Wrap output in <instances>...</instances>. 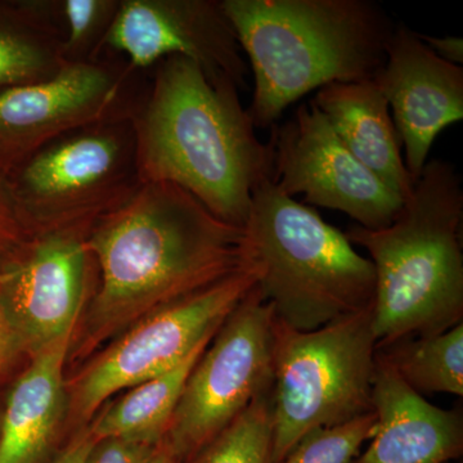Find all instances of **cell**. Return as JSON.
I'll return each mask as SVG.
<instances>
[{"label": "cell", "mask_w": 463, "mask_h": 463, "mask_svg": "<svg viewBox=\"0 0 463 463\" xmlns=\"http://www.w3.org/2000/svg\"><path fill=\"white\" fill-rule=\"evenodd\" d=\"M87 245L99 276L80 352L249 265L243 228L165 182L142 183L90 228Z\"/></svg>", "instance_id": "6da1fadb"}, {"label": "cell", "mask_w": 463, "mask_h": 463, "mask_svg": "<svg viewBox=\"0 0 463 463\" xmlns=\"http://www.w3.org/2000/svg\"><path fill=\"white\" fill-rule=\"evenodd\" d=\"M132 118L141 183H173L234 227L248 222L252 194L273 176V143L255 133L239 88L214 83L194 61L169 57L148 71Z\"/></svg>", "instance_id": "7a4b0ae2"}, {"label": "cell", "mask_w": 463, "mask_h": 463, "mask_svg": "<svg viewBox=\"0 0 463 463\" xmlns=\"http://www.w3.org/2000/svg\"><path fill=\"white\" fill-rule=\"evenodd\" d=\"M254 75L248 109L272 127L292 103L335 83L373 80L395 26L371 0H222Z\"/></svg>", "instance_id": "3957f363"}, {"label": "cell", "mask_w": 463, "mask_h": 463, "mask_svg": "<svg viewBox=\"0 0 463 463\" xmlns=\"http://www.w3.org/2000/svg\"><path fill=\"white\" fill-rule=\"evenodd\" d=\"M462 221L461 176L448 161L431 160L392 224L381 230L354 224L345 232L373 264L377 349L462 323Z\"/></svg>", "instance_id": "277c9868"}, {"label": "cell", "mask_w": 463, "mask_h": 463, "mask_svg": "<svg viewBox=\"0 0 463 463\" xmlns=\"http://www.w3.org/2000/svg\"><path fill=\"white\" fill-rule=\"evenodd\" d=\"M258 288L279 321L315 331L373 306L374 268L345 233L316 210L286 196L272 179L252 194L243 227Z\"/></svg>", "instance_id": "5b68a950"}, {"label": "cell", "mask_w": 463, "mask_h": 463, "mask_svg": "<svg viewBox=\"0 0 463 463\" xmlns=\"http://www.w3.org/2000/svg\"><path fill=\"white\" fill-rule=\"evenodd\" d=\"M376 352L373 307L315 331L274 319L270 463L309 431L373 412Z\"/></svg>", "instance_id": "8992f818"}, {"label": "cell", "mask_w": 463, "mask_h": 463, "mask_svg": "<svg viewBox=\"0 0 463 463\" xmlns=\"http://www.w3.org/2000/svg\"><path fill=\"white\" fill-rule=\"evenodd\" d=\"M3 181L27 233L90 230L141 187L132 120L102 121L63 134Z\"/></svg>", "instance_id": "52a82bcc"}, {"label": "cell", "mask_w": 463, "mask_h": 463, "mask_svg": "<svg viewBox=\"0 0 463 463\" xmlns=\"http://www.w3.org/2000/svg\"><path fill=\"white\" fill-rule=\"evenodd\" d=\"M249 263L227 279L134 323L67 383V417L84 425L116 392L169 373L207 345L227 317L257 286Z\"/></svg>", "instance_id": "ba28073f"}, {"label": "cell", "mask_w": 463, "mask_h": 463, "mask_svg": "<svg viewBox=\"0 0 463 463\" xmlns=\"http://www.w3.org/2000/svg\"><path fill=\"white\" fill-rule=\"evenodd\" d=\"M273 307L255 286L185 381L163 443L187 462L273 385Z\"/></svg>", "instance_id": "9c48e42d"}, {"label": "cell", "mask_w": 463, "mask_h": 463, "mask_svg": "<svg viewBox=\"0 0 463 463\" xmlns=\"http://www.w3.org/2000/svg\"><path fill=\"white\" fill-rule=\"evenodd\" d=\"M149 83L124 58L66 63L36 83L0 91V175L63 134L102 121L132 120Z\"/></svg>", "instance_id": "30bf717a"}, {"label": "cell", "mask_w": 463, "mask_h": 463, "mask_svg": "<svg viewBox=\"0 0 463 463\" xmlns=\"http://www.w3.org/2000/svg\"><path fill=\"white\" fill-rule=\"evenodd\" d=\"M85 228L30 234L0 265V309L21 353L39 354L75 334L97 265Z\"/></svg>", "instance_id": "8fae6325"}, {"label": "cell", "mask_w": 463, "mask_h": 463, "mask_svg": "<svg viewBox=\"0 0 463 463\" xmlns=\"http://www.w3.org/2000/svg\"><path fill=\"white\" fill-rule=\"evenodd\" d=\"M272 181L286 196L345 213L356 225L392 223L403 199L359 163L313 100L272 133Z\"/></svg>", "instance_id": "7c38bea8"}, {"label": "cell", "mask_w": 463, "mask_h": 463, "mask_svg": "<svg viewBox=\"0 0 463 463\" xmlns=\"http://www.w3.org/2000/svg\"><path fill=\"white\" fill-rule=\"evenodd\" d=\"M103 52L139 71L179 56L214 83L245 90L248 81V62L222 0H120Z\"/></svg>", "instance_id": "4fadbf2b"}, {"label": "cell", "mask_w": 463, "mask_h": 463, "mask_svg": "<svg viewBox=\"0 0 463 463\" xmlns=\"http://www.w3.org/2000/svg\"><path fill=\"white\" fill-rule=\"evenodd\" d=\"M392 109L404 164L419 179L441 130L463 118V69L438 57L419 33L399 24L373 79Z\"/></svg>", "instance_id": "5bb4252c"}, {"label": "cell", "mask_w": 463, "mask_h": 463, "mask_svg": "<svg viewBox=\"0 0 463 463\" xmlns=\"http://www.w3.org/2000/svg\"><path fill=\"white\" fill-rule=\"evenodd\" d=\"M373 407L377 430L353 463H449L463 452L461 410H441L376 355Z\"/></svg>", "instance_id": "9a60e30c"}, {"label": "cell", "mask_w": 463, "mask_h": 463, "mask_svg": "<svg viewBox=\"0 0 463 463\" xmlns=\"http://www.w3.org/2000/svg\"><path fill=\"white\" fill-rule=\"evenodd\" d=\"M74 335L32 356L0 412V463H43L69 412L65 364Z\"/></svg>", "instance_id": "2e32d148"}, {"label": "cell", "mask_w": 463, "mask_h": 463, "mask_svg": "<svg viewBox=\"0 0 463 463\" xmlns=\"http://www.w3.org/2000/svg\"><path fill=\"white\" fill-rule=\"evenodd\" d=\"M313 102L359 163L402 199L412 192L417 181L402 158L388 100L373 80L326 85Z\"/></svg>", "instance_id": "e0dca14e"}, {"label": "cell", "mask_w": 463, "mask_h": 463, "mask_svg": "<svg viewBox=\"0 0 463 463\" xmlns=\"http://www.w3.org/2000/svg\"><path fill=\"white\" fill-rule=\"evenodd\" d=\"M65 65L45 0L0 7V91L44 80Z\"/></svg>", "instance_id": "ac0fdd59"}, {"label": "cell", "mask_w": 463, "mask_h": 463, "mask_svg": "<svg viewBox=\"0 0 463 463\" xmlns=\"http://www.w3.org/2000/svg\"><path fill=\"white\" fill-rule=\"evenodd\" d=\"M207 345L199 347L169 373L128 389L124 397L109 405L88 428L91 437L163 443L185 381Z\"/></svg>", "instance_id": "d6986e66"}, {"label": "cell", "mask_w": 463, "mask_h": 463, "mask_svg": "<svg viewBox=\"0 0 463 463\" xmlns=\"http://www.w3.org/2000/svg\"><path fill=\"white\" fill-rule=\"evenodd\" d=\"M376 355L419 394L463 397V323L435 336L410 337L379 347Z\"/></svg>", "instance_id": "ffe728a7"}, {"label": "cell", "mask_w": 463, "mask_h": 463, "mask_svg": "<svg viewBox=\"0 0 463 463\" xmlns=\"http://www.w3.org/2000/svg\"><path fill=\"white\" fill-rule=\"evenodd\" d=\"M272 439L270 389L185 463H270Z\"/></svg>", "instance_id": "44dd1931"}, {"label": "cell", "mask_w": 463, "mask_h": 463, "mask_svg": "<svg viewBox=\"0 0 463 463\" xmlns=\"http://www.w3.org/2000/svg\"><path fill=\"white\" fill-rule=\"evenodd\" d=\"M61 33L65 63H81L100 56L120 0H45Z\"/></svg>", "instance_id": "7402d4cb"}, {"label": "cell", "mask_w": 463, "mask_h": 463, "mask_svg": "<svg viewBox=\"0 0 463 463\" xmlns=\"http://www.w3.org/2000/svg\"><path fill=\"white\" fill-rule=\"evenodd\" d=\"M377 430L376 413L307 432L279 463H353Z\"/></svg>", "instance_id": "603a6c76"}, {"label": "cell", "mask_w": 463, "mask_h": 463, "mask_svg": "<svg viewBox=\"0 0 463 463\" xmlns=\"http://www.w3.org/2000/svg\"><path fill=\"white\" fill-rule=\"evenodd\" d=\"M160 444L125 438L94 439L83 463H151Z\"/></svg>", "instance_id": "cb8c5ba5"}, {"label": "cell", "mask_w": 463, "mask_h": 463, "mask_svg": "<svg viewBox=\"0 0 463 463\" xmlns=\"http://www.w3.org/2000/svg\"><path fill=\"white\" fill-rule=\"evenodd\" d=\"M29 236L18 221L5 190L3 176L0 175V265L5 263Z\"/></svg>", "instance_id": "d4e9b609"}, {"label": "cell", "mask_w": 463, "mask_h": 463, "mask_svg": "<svg viewBox=\"0 0 463 463\" xmlns=\"http://www.w3.org/2000/svg\"><path fill=\"white\" fill-rule=\"evenodd\" d=\"M420 39L438 57L447 62L453 63V65L461 66L463 62V39L458 36H438L425 35V33H419Z\"/></svg>", "instance_id": "484cf974"}, {"label": "cell", "mask_w": 463, "mask_h": 463, "mask_svg": "<svg viewBox=\"0 0 463 463\" xmlns=\"http://www.w3.org/2000/svg\"><path fill=\"white\" fill-rule=\"evenodd\" d=\"M93 443L94 438L91 437L90 429L84 428L71 439L65 449L61 450L52 463H83Z\"/></svg>", "instance_id": "4316f807"}, {"label": "cell", "mask_w": 463, "mask_h": 463, "mask_svg": "<svg viewBox=\"0 0 463 463\" xmlns=\"http://www.w3.org/2000/svg\"><path fill=\"white\" fill-rule=\"evenodd\" d=\"M20 353V346L0 309V373L7 370Z\"/></svg>", "instance_id": "83f0119b"}, {"label": "cell", "mask_w": 463, "mask_h": 463, "mask_svg": "<svg viewBox=\"0 0 463 463\" xmlns=\"http://www.w3.org/2000/svg\"><path fill=\"white\" fill-rule=\"evenodd\" d=\"M151 463H181L175 456L170 452L169 448L165 444L161 443L158 447L157 452L155 453L154 458Z\"/></svg>", "instance_id": "f1b7e54d"}, {"label": "cell", "mask_w": 463, "mask_h": 463, "mask_svg": "<svg viewBox=\"0 0 463 463\" xmlns=\"http://www.w3.org/2000/svg\"><path fill=\"white\" fill-rule=\"evenodd\" d=\"M449 463H453V462H449ZM459 463H462V462H459Z\"/></svg>", "instance_id": "f546056e"}]
</instances>
